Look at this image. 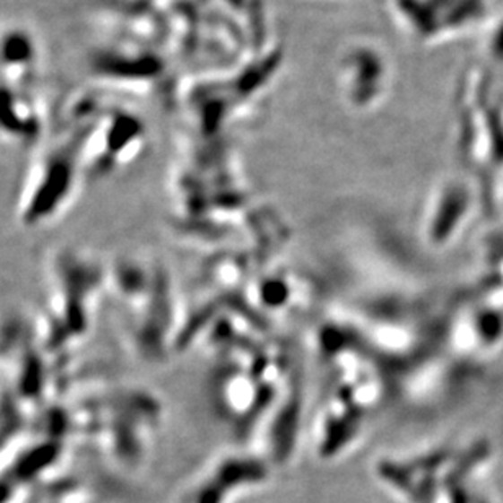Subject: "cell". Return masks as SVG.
I'll use <instances>...</instances> for the list:
<instances>
[{"label": "cell", "instance_id": "obj_1", "mask_svg": "<svg viewBox=\"0 0 503 503\" xmlns=\"http://www.w3.org/2000/svg\"><path fill=\"white\" fill-rule=\"evenodd\" d=\"M266 469L260 461L229 459L212 469L210 479L203 481L186 497L185 503H228L234 490L258 484L265 479Z\"/></svg>", "mask_w": 503, "mask_h": 503}]
</instances>
